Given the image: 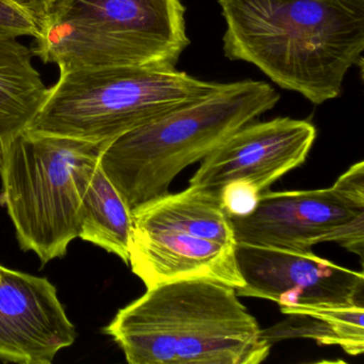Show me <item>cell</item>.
Segmentation results:
<instances>
[{"mask_svg": "<svg viewBox=\"0 0 364 364\" xmlns=\"http://www.w3.org/2000/svg\"><path fill=\"white\" fill-rule=\"evenodd\" d=\"M281 311L289 318L262 330V336L270 344L287 338H304L315 340L318 344L338 345L350 355L363 353V302L333 306H298Z\"/></svg>", "mask_w": 364, "mask_h": 364, "instance_id": "5bb4252c", "label": "cell"}, {"mask_svg": "<svg viewBox=\"0 0 364 364\" xmlns=\"http://www.w3.org/2000/svg\"><path fill=\"white\" fill-rule=\"evenodd\" d=\"M262 193L250 181L240 178L227 183L220 189L219 199L230 218L245 217L257 208Z\"/></svg>", "mask_w": 364, "mask_h": 364, "instance_id": "9a60e30c", "label": "cell"}, {"mask_svg": "<svg viewBox=\"0 0 364 364\" xmlns=\"http://www.w3.org/2000/svg\"><path fill=\"white\" fill-rule=\"evenodd\" d=\"M33 50L16 38L0 36V156L27 131L48 89L33 65Z\"/></svg>", "mask_w": 364, "mask_h": 364, "instance_id": "7c38bea8", "label": "cell"}, {"mask_svg": "<svg viewBox=\"0 0 364 364\" xmlns=\"http://www.w3.org/2000/svg\"><path fill=\"white\" fill-rule=\"evenodd\" d=\"M181 0H50L33 53L63 70L176 69L189 46Z\"/></svg>", "mask_w": 364, "mask_h": 364, "instance_id": "277c9868", "label": "cell"}, {"mask_svg": "<svg viewBox=\"0 0 364 364\" xmlns=\"http://www.w3.org/2000/svg\"><path fill=\"white\" fill-rule=\"evenodd\" d=\"M279 100L265 82L225 84L202 101L112 140L102 148L100 166L133 214L167 195L183 170L272 109Z\"/></svg>", "mask_w": 364, "mask_h": 364, "instance_id": "3957f363", "label": "cell"}, {"mask_svg": "<svg viewBox=\"0 0 364 364\" xmlns=\"http://www.w3.org/2000/svg\"><path fill=\"white\" fill-rule=\"evenodd\" d=\"M104 331L131 364H259L272 348L236 289L204 279L148 287Z\"/></svg>", "mask_w": 364, "mask_h": 364, "instance_id": "7a4b0ae2", "label": "cell"}, {"mask_svg": "<svg viewBox=\"0 0 364 364\" xmlns=\"http://www.w3.org/2000/svg\"><path fill=\"white\" fill-rule=\"evenodd\" d=\"M132 232L133 215L97 163L82 186L80 237L129 264Z\"/></svg>", "mask_w": 364, "mask_h": 364, "instance_id": "4fadbf2b", "label": "cell"}, {"mask_svg": "<svg viewBox=\"0 0 364 364\" xmlns=\"http://www.w3.org/2000/svg\"><path fill=\"white\" fill-rule=\"evenodd\" d=\"M315 139L316 129L306 120L252 121L202 159L189 185L219 196L227 183L244 178L265 191L306 161Z\"/></svg>", "mask_w": 364, "mask_h": 364, "instance_id": "30bf717a", "label": "cell"}, {"mask_svg": "<svg viewBox=\"0 0 364 364\" xmlns=\"http://www.w3.org/2000/svg\"><path fill=\"white\" fill-rule=\"evenodd\" d=\"M36 21L14 0H0V36L1 37L36 38Z\"/></svg>", "mask_w": 364, "mask_h": 364, "instance_id": "2e32d148", "label": "cell"}, {"mask_svg": "<svg viewBox=\"0 0 364 364\" xmlns=\"http://www.w3.org/2000/svg\"><path fill=\"white\" fill-rule=\"evenodd\" d=\"M223 52L315 105L342 95L362 61L364 0H218Z\"/></svg>", "mask_w": 364, "mask_h": 364, "instance_id": "6da1fadb", "label": "cell"}, {"mask_svg": "<svg viewBox=\"0 0 364 364\" xmlns=\"http://www.w3.org/2000/svg\"><path fill=\"white\" fill-rule=\"evenodd\" d=\"M14 1H16L36 21L38 26L46 16V10L50 3V0H14Z\"/></svg>", "mask_w": 364, "mask_h": 364, "instance_id": "e0dca14e", "label": "cell"}, {"mask_svg": "<svg viewBox=\"0 0 364 364\" xmlns=\"http://www.w3.org/2000/svg\"><path fill=\"white\" fill-rule=\"evenodd\" d=\"M103 146L26 131L0 156V201L21 248L33 251L42 265L65 257L80 237L82 186Z\"/></svg>", "mask_w": 364, "mask_h": 364, "instance_id": "8992f818", "label": "cell"}, {"mask_svg": "<svg viewBox=\"0 0 364 364\" xmlns=\"http://www.w3.org/2000/svg\"><path fill=\"white\" fill-rule=\"evenodd\" d=\"M76 336L48 279L0 265V360L50 364Z\"/></svg>", "mask_w": 364, "mask_h": 364, "instance_id": "8fae6325", "label": "cell"}, {"mask_svg": "<svg viewBox=\"0 0 364 364\" xmlns=\"http://www.w3.org/2000/svg\"><path fill=\"white\" fill-rule=\"evenodd\" d=\"M176 69L150 67L63 70L27 132L106 144L218 92Z\"/></svg>", "mask_w": 364, "mask_h": 364, "instance_id": "5b68a950", "label": "cell"}, {"mask_svg": "<svg viewBox=\"0 0 364 364\" xmlns=\"http://www.w3.org/2000/svg\"><path fill=\"white\" fill-rule=\"evenodd\" d=\"M230 219L237 242L312 250L334 242L363 259L364 203L336 184L315 191H265L250 215Z\"/></svg>", "mask_w": 364, "mask_h": 364, "instance_id": "ba28073f", "label": "cell"}, {"mask_svg": "<svg viewBox=\"0 0 364 364\" xmlns=\"http://www.w3.org/2000/svg\"><path fill=\"white\" fill-rule=\"evenodd\" d=\"M242 297L277 302L282 309L363 302V272L336 265L312 250L237 242Z\"/></svg>", "mask_w": 364, "mask_h": 364, "instance_id": "9c48e42d", "label": "cell"}, {"mask_svg": "<svg viewBox=\"0 0 364 364\" xmlns=\"http://www.w3.org/2000/svg\"><path fill=\"white\" fill-rule=\"evenodd\" d=\"M132 215L129 264L146 289L191 279L244 287L233 225L219 196L189 185Z\"/></svg>", "mask_w": 364, "mask_h": 364, "instance_id": "52a82bcc", "label": "cell"}]
</instances>
